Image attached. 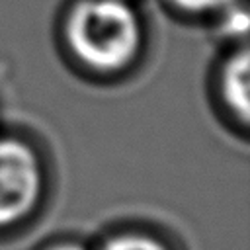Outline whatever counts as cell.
<instances>
[{
  "mask_svg": "<svg viewBox=\"0 0 250 250\" xmlns=\"http://www.w3.org/2000/svg\"><path fill=\"white\" fill-rule=\"evenodd\" d=\"M72 53L92 70L117 72L143 45V23L127 0H78L66 18Z\"/></svg>",
  "mask_w": 250,
  "mask_h": 250,
  "instance_id": "6da1fadb",
  "label": "cell"
},
{
  "mask_svg": "<svg viewBox=\"0 0 250 250\" xmlns=\"http://www.w3.org/2000/svg\"><path fill=\"white\" fill-rule=\"evenodd\" d=\"M43 191L35 150L18 139H0V229L27 217Z\"/></svg>",
  "mask_w": 250,
  "mask_h": 250,
  "instance_id": "7a4b0ae2",
  "label": "cell"
},
{
  "mask_svg": "<svg viewBox=\"0 0 250 250\" xmlns=\"http://www.w3.org/2000/svg\"><path fill=\"white\" fill-rule=\"evenodd\" d=\"M223 96L225 102L242 117H248V55L240 51L230 57L223 70Z\"/></svg>",
  "mask_w": 250,
  "mask_h": 250,
  "instance_id": "3957f363",
  "label": "cell"
},
{
  "mask_svg": "<svg viewBox=\"0 0 250 250\" xmlns=\"http://www.w3.org/2000/svg\"><path fill=\"white\" fill-rule=\"evenodd\" d=\"M102 250H168L164 242L143 232H123L109 238Z\"/></svg>",
  "mask_w": 250,
  "mask_h": 250,
  "instance_id": "277c9868",
  "label": "cell"
},
{
  "mask_svg": "<svg viewBox=\"0 0 250 250\" xmlns=\"http://www.w3.org/2000/svg\"><path fill=\"white\" fill-rule=\"evenodd\" d=\"M180 10L191 14H209V12H223L234 6L236 0H172Z\"/></svg>",
  "mask_w": 250,
  "mask_h": 250,
  "instance_id": "5b68a950",
  "label": "cell"
},
{
  "mask_svg": "<svg viewBox=\"0 0 250 250\" xmlns=\"http://www.w3.org/2000/svg\"><path fill=\"white\" fill-rule=\"evenodd\" d=\"M227 12L225 14V20H223V29L230 35H238V33H244L246 31V25H248V18H246V12L242 8H227L223 10Z\"/></svg>",
  "mask_w": 250,
  "mask_h": 250,
  "instance_id": "8992f818",
  "label": "cell"
},
{
  "mask_svg": "<svg viewBox=\"0 0 250 250\" xmlns=\"http://www.w3.org/2000/svg\"><path fill=\"white\" fill-rule=\"evenodd\" d=\"M49 250H88V248H84L80 244H74V242H64V244H57V246H53Z\"/></svg>",
  "mask_w": 250,
  "mask_h": 250,
  "instance_id": "52a82bcc",
  "label": "cell"
}]
</instances>
